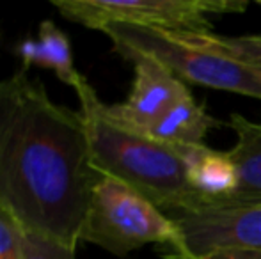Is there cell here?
<instances>
[{"label": "cell", "instance_id": "cell-16", "mask_svg": "<svg viewBox=\"0 0 261 259\" xmlns=\"http://www.w3.org/2000/svg\"><path fill=\"white\" fill-rule=\"evenodd\" d=\"M172 259H196V257H189V256H178V257H172Z\"/></svg>", "mask_w": 261, "mask_h": 259}, {"label": "cell", "instance_id": "cell-2", "mask_svg": "<svg viewBox=\"0 0 261 259\" xmlns=\"http://www.w3.org/2000/svg\"><path fill=\"white\" fill-rule=\"evenodd\" d=\"M80 114L89 135L91 163L160 208L164 213H187L201 206L187 172L203 146H172L116 125L103 114V101L87 80L76 89Z\"/></svg>", "mask_w": 261, "mask_h": 259}, {"label": "cell", "instance_id": "cell-14", "mask_svg": "<svg viewBox=\"0 0 261 259\" xmlns=\"http://www.w3.org/2000/svg\"><path fill=\"white\" fill-rule=\"evenodd\" d=\"M23 238L21 222L0 206V259H23Z\"/></svg>", "mask_w": 261, "mask_h": 259}, {"label": "cell", "instance_id": "cell-5", "mask_svg": "<svg viewBox=\"0 0 261 259\" xmlns=\"http://www.w3.org/2000/svg\"><path fill=\"white\" fill-rule=\"evenodd\" d=\"M69 21L96 28L107 21L144 25L169 34H210V14L242 13V0H55Z\"/></svg>", "mask_w": 261, "mask_h": 259}, {"label": "cell", "instance_id": "cell-6", "mask_svg": "<svg viewBox=\"0 0 261 259\" xmlns=\"http://www.w3.org/2000/svg\"><path fill=\"white\" fill-rule=\"evenodd\" d=\"M179 233L178 247H160V256L203 257L219 249L261 250V206L220 208L169 215Z\"/></svg>", "mask_w": 261, "mask_h": 259}, {"label": "cell", "instance_id": "cell-15", "mask_svg": "<svg viewBox=\"0 0 261 259\" xmlns=\"http://www.w3.org/2000/svg\"><path fill=\"white\" fill-rule=\"evenodd\" d=\"M197 259H261V250L254 249H219Z\"/></svg>", "mask_w": 261, "mask_h": 259}, {"label": "cell", "instance_id": "cell-11", "mask_svg": "<svg viewBox=\"0 0 261 259\" xmlns=\"http://www.w3.org/2000/svg\"><path fill=\"white\" fill-rule=\"evenodd\" d=\"M187 181L201 197L199 210H210L237 190L238 170L227 153L213 151L203 146L190 162Z\"/></svg>", "mask_w": 261, "mask_h": 259}, {"label": "cell", "instance_id": "cell-3", "mask_svg": "<svg viewBox=\"0 0 261 259\" xmlns=\"http://www.w3.org/2000/svg\"><path fill=\"white\" fill-rule=\"evenodd\" d=\"M94 31L112 41L123 59L148 57L167 68L181 82L261 100V71L220 53L197 48L174 34L144 25L107 21Z\"/></svg>", "mask_w": 261, "mask_h": 259}, {"label": "cell", "instance_id": "cell-13", "mask_svg": "<svg viewBox=\"0 0 261 259\" xmlns=\"http://www.w3.org/2000/svg\"><path fill=\"white\" fill-rule=\"evenodd\" d=\"M75 249L48 236L25 231L23 259H75Z\"/></svg>", "mask_w": 261, "mask_h": 259}, {"label": "cell", "instance_id": "cell-9", "mask_svg": "<svg viewBox=\"0 0 261 259\" xmlns=\"http://www.w3.org/2000/svg\"><path fill=\"white\" fill-rule=\"evenodd\" d=\"M16 53L23 61L25 69L31 64L48 68L59 76L61 82L73 87L75 91L86 80V76L80 75L75 68L68 36L50 20L41 21L38 39L29 38L18 43Z\"/></svg>", "mask_w": 261, "mask_h": 259}, {"label": "cell", "instance_id": "cell-10", "mask_svg": "<svg viewBox=\"0 0 261 259\" xmlns=\"http://www.w3.org/2000/svg\"><path fill=\"white\" fill-rule=\"evenodd\" d=\"M222 126L206 112L204 105L187 93L160 119L144 131V135L172 146H204L208 131Z\"/></svg>", "mask_w": 261, "mask_h": 259}, {"label": "cell", "instance_id": "cell-1", "mask_svg": "<svg viewBox=\"0 0 261 259\" xmlns=\"http://www.w3.org/2000/svg\"><path fill=\"white\" fill-rule=\"evenodd\" d=\"M96 174L80 112L25 68L0 82V206L25 231L79 245Z\"/></svg>", "mask_w": 261, "mask_h": 259}, {"label": "cell", "instance_id": "cell-8", "mask_svg": "<svg viewBox=\"0 0 261 259\" xmlns=\"http://www.w3.org/2000/svg\"><path fill=\"white\" fill-rule=\"evenodd\" d=\"M229 128L234 131L233 149L227 151L237 165L238 187L215 208L261 206V123H254L240 114H231Z\"/></svg>", "mask_w": 261, "mask_h": 259}, {"label": "cell", "instance_id": "cell-17", "mask_svg": "<svg viewBox=\"0 0 261 259\" xmlns=\"http://www.w3.org/2000/svg\"><path fill=\"white\" fill-rule=\"evenodd\" d=\"M258 4H259V6H261V0H258Z\"/></svg>", "mask_w": 261, "mask_h": 259}, {"label": "cell", "instance_id": "cell-4", "mask_svg": "<svg viewBox=\"0 0 261 259\" xmlns=\"http://www.w3.org/2000/svg\"><path fill=\"white\" fill-rule=\"evenodd\" d=\"M80 242L117 257L149 243L178 247L179 233L167 213L116 178L98 172L91 188Z\"/></svg>", "mask_w": 261, "mask_h": 259}, {"label": "cell", "instance_id": "cell-12", "mask_svg": "<svg viewBox=\"0 0 261 259\" xmlns=\"http://www.w3.org/2000/svg\"><path fill=\"white\" fill-rule=\"evenodd\" d=\"M181 41L190 43L197 48L220 53L238 63L261 71V34L251 36H220L210 34H174Z\"/></svg>", "mask_w": 261, "mask_h": 259}, {"label": "cell", "instance_id": "cell-7", "mask_svg": "<svg viewBox=\"0 0 261 259\" xmlns=\"http://www.w3.org/2000/svg\"><path fill=\"white\" fill-rule=\"evenodd\" d=\"M134 83L126 101L116 105L103 103V114L116 125L144 133L151 125L190 93L185 82L176 78L167 68L148 57H134Z\"/></svg>", "mask_w": 261, "mask_h": 259}]
</instances>
